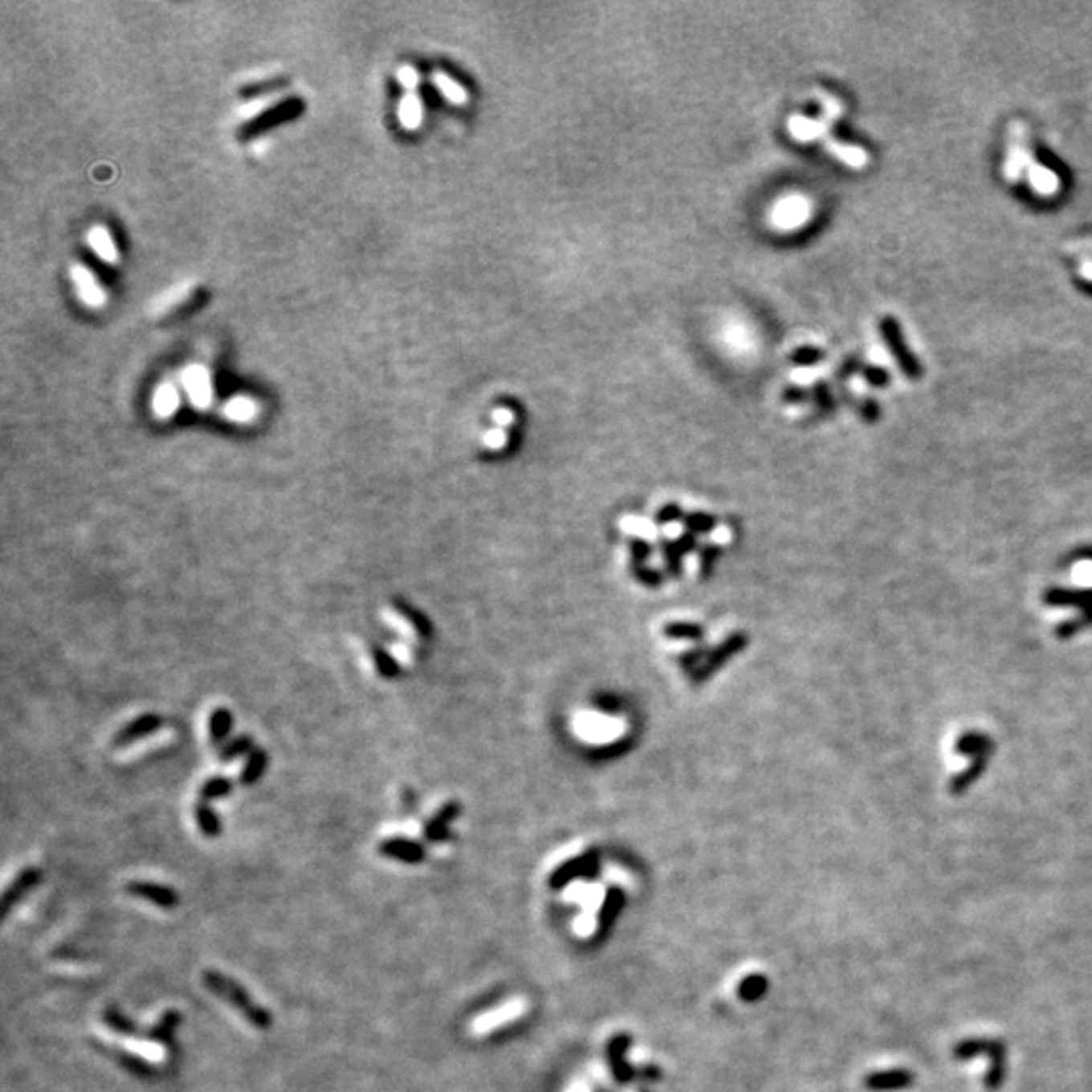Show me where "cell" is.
<instances>
[{"instance_id":"obj_1","label":"cell","mask_w":1092,"mask_h":1092,"mask_svg":"<svg viewBox=\"0 0 1092 1092\" xmlns=\"http://www.w3.org/2000/svg\"><path fill=\"white\" fill-rule=\"evenodd\" d=\"M615 560L643 591H674L708 579L739 540L724 510L696 498H655L613 520Z\"/></svg>"},{"instance_id":"obj_2","label":"cell","mask_w":1092,"mask_h":1092,"mask_svg":"<svg viewBox=\"0 0 1092 1092\" xmlns=\"http://www.w3.org/2000/svg\"><path fill=\"white\" fill-rule=\"evenodd\" d=\"M651 635L670 670L690 688L708 684L748 647L747 630L700 611L662 613Z\"/></svg>"},{"instance_id":"obj_3","label":"cell","mask_w":1092,"mask_h":1092,"mask_svg":"<svg viewBox=\"0 0 1092 1092\" xmlns=\"http://www.w3.org/2000/svg\"><path fill=\"white\" fill-rule=\"evenodd\" d=\"M572 743L591 755H613L627 748L635 735V719L615 696H589L572 706L567 719Z\"/></svg>"},{"instance_id":"obj_4","label":"cell","mask_w":1092,"mask_h":1092,"mask_svg":"<svg viewBox=\"0 0 1092 1092\" xmlns=\"http://www.w3.org/2000/svg\"><path fill=\"white\" fill-rule=\"evenodd\" d=\"M202 983H205L209 992H213L214 996L221 997L223 1001H227L233 1009H237L253 1028L257 1029L271 1028L273 1024L271 1013H269L263 1005L255 1004L253 997L249 996L247 989H245L241 983H237L235 979L227 977V975H223L217 969H206L205 973H202Z\"/></svg>"},{"instance_id":"obj_5","label":"cell","mask_w":1092,"mask_h":1092,"mask_svg":"<svg viewBox=\"0 0 1092 1092\" xmlns=\"http://www.w3.org/2000/svg\"><path fill=\"white\" fill-rule=\"evenodd\" d=\"M953 1056L959 1060L965 1058H977V1056H985L988 1058V1068H985V1076H983V1082H985V1088L989 1090H996L997 1086L1004 1080V1046L996 1040H981V1037H971V1040H963L959 1042L957 1046L953 1048Z\"/></svg>"},{"instance_id":"obj_6","label":"cell","mask_w":1092,"mask_h":1092,"mask_svg":"<svg viewBox=\"0 0 1092 1092\" xmlns=\"http://www.w3.org/2000/svg\"><path fill=\"white\" fill-rule=\"evenodd\" d=\"M769 225L779 233H791L801 229L811 218V202L801 194H787L779 198L769 210Z\"/></svg>"},{"instance_id":"obj_7","label":"cell","mask_w":1092,"mask_h":1092,"mask_svg":"<svg viewBox=\"0 0 1092 1092\" xmlns=\"http://www.w3.org/2000/svg\"><path fill=\"white\" fill-rule=\"evenodd\" d=\"M43 878V872L37 868V866H29V868L21 870V872L14 876L13 882L6 886L5 894H2V900H0V919L5 920L9 916V912L29 894L31 890L39 886Z\"/></svg>"},{"instance_id":"obj_8","label":"cell","mask_w":1092,"mask_h":1092,"mask_svg":"<svg viewBox=\"0 0 1092 1092\" xmlns=\"http://www.w3.org/2000/svg\"><path fill=\"white\" fill-rule=\"evenodd\" d=\"M182 387L194 407L205 409L213 401V382L209 370L202 365H190L182 370Z\"/></svg>"},{"instance_id":"obj_9","label":"cell","mask_w":1092,"mask_h":1092,"mask_svg":"<svg viewBox=\"0 0 1092 1092\" xmlns=\"http://www.w3.org/2000/svg\"><path fill=\"white\" fill-rule=\"evenodd\" d=\"M126 892L128 894L136 896V898H142L156 904V907L162 908V911H173V908H177L178 903H181V896L174 892V888L166 886V884L146 882V880L130 882L126 886Z\"/></svg>"},{"instance_id":"obj_10","label":"cell","mask_w":1092,"mask_h":1092,"mask_svg":"<svg viewBox=\"0 0 1092 1092\" xmlns=\"http://www.w3.org/2000/svg\"><path fill=\"white\" fill-rule=\"evenodd\" d=\"M378 852L381 856L391 858V860H399L405 862V864H419V862L425 860V845L421 841L411 840V837H403V836H395V837H387L378 844Z\"/></svg>"},{"instance_id":"obj_11","label":"cell","mask_w":1092,"mask_h":1092,"mask_svg":"<svg viewBox=\"0 0 1092 1092\" xmlns=\"http://www.w3.org/2000/svg\"><path fill=\"white\" fill-rule=\"evenodd\" d=\"M71 279L73 286H75L77 295H79L81 302L89 308H101L105 304V291L104 287L100 286L93 273L89 271L85 265L81 263H73L71 265Z\"/></svg>"},{"instance_id":"obj_12","label":"cell","mask_w":1092,"mask_h":1092,"mask_svg":"<svg viewBox=\"0 0 1092 1092\" xmlns=\"http://www.w3.org/2000/svg\"><path fill=\"white\" fill-rule=\"evenodd\" d=\"M160 727H162V719L154 715V712H146V715L128 723L124 728H120L118 735L114 736V744L116 747H128V744L136 743V740L144 739V736H150Z\"/></svg>"},{"instance_id":"obj_13","label":"cell","mask_w":1092,"mask_h":1092,"mask_svg":"<svg viewBox=\"0 0 1092 1092\" xmlns=\"http://www.w3.org/2000/svg\"><path fill=\"white\" fill-rule=\"evenodd\" d=\"M178 1024H181V1013L174 1012V1009H169L160 1016L158 1024L152 1025L150 1029L144 1032V1037L146 1040H152V1042L160 1044V1046H166L170 1052H177V1040H174V1032H177Z\"/></svg>"},{"instance_id":"obj_14","label":"cell","mask_w":1092,"mask_h":1092,"mask_svg":"<svg viewBox=\"0 0 1092 1092\" xmlns=\"http://www.w3.org/2000/svg\"><path fill=\"white\" fill-rule=\"evenodd\" d=\"M864 1084H866V1088H870V1090H876V1092L900 1090V1088L911 1086L912 1074L908 1070H900V1068H894V1070L872 1072V1074L866 1076Z\"/></svg>"},{"instance_id":"obj_15","label":"cell","mask_w":1092,"mask_h":1092,"mask_svg":"<svg viewBox=\"0 0 1092 1092\" xmlns=\"http://www.w3.org/2000/svg\"><path fill=\"white\" fill-rule=\"evenodd\" d=\"M393 607H395L397 613L401 615V619H405V621H407V625L411 627L413 634H415L417 638L421 639V642H427V639H431V635H433L431 621H429V619L425 617V615L421 613L419 609H415L411 603H407L405 599H399V597L393 601Z\"/></svg>"},{"instance_id":"obj_16","label":"cell","mask_w":1092,"mask_h":1092,"mask_svg":"<svg viewBox=\"0 0 1092 1092\" xmlns=\"http://www.w3.org/2000/svg\"><path fill=\"white\" fill-rule=\"evenodd\" d=\"M88 243L89 247H92V251L96 253L100 259H104L105 263H118L120 259L118 247H116L114 239H112V235H109V231L104 225H96V227L89 229Z\"/></svg>"},{"instance_id":"obj_17","label":"cell","mask_w":1092,"mask_h":1092,"mask_svg":"<svg viewBox=\"0 0 1092 1092\" xmlns=\"http://www.w3.org/2000/svg\"><path fill=\"white\" fill-rule=\"evenodd\" d=\"M397 116H399V122L405 130H417L423 124V101H421V97L415 92L405 93L399 101Z\"/></svg>"},{"instance_id":"obj_18","label":"cell","mask_w":1092,"mask_h":1092,"mask_svg":"<svg viewBox=\"0 0 1092 1092\" xmlns=\"http://www.w3.org/2000/svg\"><path fill=\"white\" fill-rule=\"evenodd\" d=\"M787 130H789L791 138H795L797 142H811V140H817L828 130V124L809 120L805 116H791L787 120Z\"/></svg>"},{"instance_id":"obj_19","label":"cell","mask_w":1092,"mask_h":1092,"mask_svg":"<svg viewBox=\"0 0 1092 1092\" xmlns=\"http://www.w3.org/2000/svg\"><path fill=\"white\" fill-rule=\"evenodd\" d=\"M267 752L263 748H253L251 752L247 755V760H245L243 769L239 773V783L245 787H251L263 777L265 769H267Z\"/></svg>"},{"instance_id":"obj_20","label":"cell","mask_w":1092,"mask_h":1092,"mask_svg":"<svg viewBox=\"0 0 1092 1092\" xmlns=\"http://www.w3.org/2000/svg\"><path fill=\"white\" fill-rule=\"evenodd\" d=\"M431 81L435 85V89H439L443 97H446L450 104L454 105H466L470 101V96H467L466 88L459 85L454 77H450L447 73L443 71H433L431 73Z\"/></svg>"},{"instance_id":"obj_21","label":"cell","mask_w":1092,"mask_h":1092,"mask_svg":"<svg viewBox=\"0 0 1092 1092\" xmlns=\"http://www.w3.org/2000/svg\"><path fill=\"white\" fill-rule=\"evenodd\" d=\"M233 728V715L229 708H214L209 716V739L210 743L223 747L229 740Z\"/></svg>"},{"instance_id":"obj_22","label":"cell","mask_w":1092,"mask_h":1092,"mask_svg":"<svg viewBox=\"0 0 1092 1092\" xmlns=\"http://www.w3.org/2000/svg\"><path fill=\"white\" fill-rule=\"evenodd\" d=\"M104 1024L108 1025L112 1032L120 1033V1036H128V1037H144V1032L130 1020V1017L124 1016L118 1008L109 1005V1008L104 1009Z\"/></svg>"},{"instance_id":"obj_23","label":"cell","mask_w":1092,"mask_h":1092,"mask_svg":"<svg viewBox=\"0 0 1092 1092\" xmlns=\"http://www.w3.org/2000/svg\"><path fill=\"white\" fill-rule=\"evenodd\" d=\"M370 658L374 662V668H377L378 676H382L385 680H395L403 674V668H401L399 662L395 660V655L391 651H387L382 646H373L370 647Z\"/></svg>"},{"instance_id":"obj_24","label":"cell","mask_w":1092,"mask_h":1092,"mask_svg":"<svg viewBox=\"0 0 1092 1092\" xmlns=\"http://www.w3.org/2000/svg\"><path fill=\"white\" fill-rule=\"evenodd\" d=\"M181 405V397H178L177 387L173 382H164L156 389L154 393V411L158 417H170Z\"/></svg>"},{"instance_id":"obj_25","label":"cell","mask_w":1092,"mask_h":1092,"mask_svg":"<svg viewBox=\"0 0 1092 1092\" xmlns=\"http://www.w3.org/2000/svg\"><path fill=\"white\" fill-rule=\"evenodd\" d=\"M194 817H197L198 829L202 832V836L217 837L218 833H221V829H223V825H221V817L214 813V809L210 807V803L198 801L197 805H194Z\"/></svg>"},{"instance_id":"obj_26","label":"cell","mask_w":1092,"mask_h":1092,"mask_svg":"<svg viewBox=\"0 0 1092 1092\" xmlns=\"http://www.w3.org/2000/svg\"><path fill=\"white\" fill-rule=\"evenodd\" d=\"M253 751V739L249 735H241L235 736V739L227 740L223 747L218 748V760L221 763H231V760L239 759V756L249 755Z\"/></svg>"},{"instance_id":"obj_27","label":"cell","mask_w":1092,"mask_h":1092,"mask_svg":"<svg viewBox=\"0 0 1092 1092\" xmlns=\"http://www.w3.org/2000/svg\"><path fill=\"white\" fill-rule=\"evenodd\" d=\"M508 446H510V429L491 425L490 429H486V431L482 433V447L487 451V454H502V451L508 450Z\"/></svg>"},{"instance_id":"obj_28","label":"cell","mask_w":1092,"mask_h":1092,"mask_svg":"<svg viewBox=\"0 0 1092 1092\" xmlns=\"http://www.w3.org/2000/svg\"><path fill=\"white\" fill-rule=\"evenodd\" d=\"M233 791V781L229 777H223V775H214V777L206 779L201 787V801L210 803L213 799H221L227 797L229 793Z\"/></svg>"},{"instance_id":"obj_29","label":"cell","mask_w":1092,"mask_h":1092,"mask_svg":"<svg viewBox=\"0 0 1092 1092\" xmlns=\"http://www.w3.org/2000/svg\"><path fill=\"white\" fill-rule=\"evenodd\" d=\"M114 1058L118 1060V1062L122 1064V1066L126 1068L128 1072H132V1074L142 1076V1078L154 1074V1068H152V1064H148L146 1060L138 1058V1056L130 1054V1052H124V1050H118V1048H116Z\"/></svg>"},{"instance_id":"obj_30","label":"cell","mask_w":1092,"mask_h":1092,"mask_svg":"<svg viewBox=\"0 0 1092 1092\" xmlns=\"http://www.w3.org/2000/svg\"><path fill=\"white\" fill-rule=\"evenodd\" d=\"M225 413L231 417L233 421H249L253 415H255V403L247 397H235L227 403L225 407Z\"/></svg>"},{"instance_id":"obj_31","label":"cell","mask_w":1092,"mask_h":1092,"mask_svg":"<svg viewBox=\"0 0 1092 1092\" xmlns=\"http://www.w3.org/2000/svg\"><path fill=\"white\" fill-rule=\"evenodd\" d=\"M186 295H189V287H186V286L178 287L177 286L174 290H170V291H166L164 295H160L158 302L154 304V312H156V314H164V312H169L170 308L174 306V304L185 302Z\"/></svg>"},{"instance_id":"obj_32","label":"cell","mask_w":1092,"mask_h":1092,"mask_svg":"<svg viewBox=\"0 0 1092 1092\" xmlns=\"http://www.w3.org/2000/svg\"><path fill=\"white\" fill-rule=\"evenodd\" d=\"M828 148L832 154H836L837 158L844 160L845 164H852V166H858V164H862V160H864V154H862L858 148L845 146V144L840 142H829Z\"/></svg>"},{"instance_id":"obj_33","label":"cell","mask_w":1092,"mask_h":1092,"mask_svg":"<svg viewBox=\"0 0 1092 1092\" xmlns=\"http://www.w3.org/2000/svg\"><path fill=\"white\" fill-rule=\"evenodd\" d=\"M397 79H399L401 88H403L405 92L413 93L417 89V85H419L421 77L419 71H417L413 65H403V67H399V71H397Z\"/></svg>"},{"instance_id":"obj_34","label":"cell","mask_w":1092,"mask_h":1092,"mask_svg":"<svg viewBox=\"0 0 1092 1092\" xmlns=\"http://www.w3.org/2000/svg\"><path fill=\"white\" fill-rule=\"evenodd\" d=\"M490 421H491V425H496V427L510 429V427H514V423H516V411H514V409H510V407H506V405H502V407H496L494 411H491Z\"/></svg>"},{"instance_id":"obj_35","label":"cell","mask_w":1092,"mask_h":1092,"mask_svg":"<svg viewBox=\"0 0 1092 1092\" xmlns=\"http://www.w3.org/2000/svg\"><path fill=\"white\" fill-rule=\"evenodd\" d=\"M815 378H817V370L815 369H797L791 373V381H793L795 385H809Z\"/></svg>"}]
</instances>
